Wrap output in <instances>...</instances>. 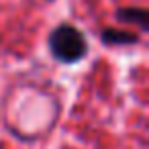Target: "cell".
Segmentation results:
<instances>
[{
    "label": "cell",
    "mask_w": 149,
    "mask_h": 149,
    "mask_svg": "<svg viewBox=\"0 0 149 149\" xmlns=\"http://www.w3.org/2000/svg\"><path fill=\"white\" fill-rule=\"evenodd\" d=\"M49 53L59 63H78L88 55V39L86 35L72 23H59L47 37Z\"/></svg>",
    "instance_id": "1"
},
{
    "label": "cell",
    "mask_w": 149,
    "mask_h": 149,
    "mask_svg": "<svg viewBox=\"0 0 149 149\" xmlns=\"http://www.w3.org/2000/svg\"><path fill=\"white\" fill-rule=\"evenodd\" d=\"M116 21L125 23V25H137L141 31H147V21H149V13L147 8L141 6H120L114 13Z\"/></svg>",
    "instance_id": "2"
},
{
    "label": "cell",
    "mask_w": 149,
    "mask_h": 149,
    "mask_svg": "<svg viewBox=\"0 0 149 149\" xmlns=\"http://www.w3.org/2000/svg\"><path fill=\"white\" fill-rule=\"evenodd\" d=\"M100 39L106 45H137L141 41L139 33H135V31H123V29H116V27L104 29L100 33Z\"/></svg>",
    "instance_id": "3"
}]
</instances>
